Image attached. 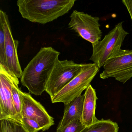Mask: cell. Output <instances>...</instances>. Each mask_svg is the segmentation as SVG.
I'll use <instances>...</instances> for the list:
<instances>
[{"instance_id":"1","label":"cell","mask_w":132,"mask_h":132,"mask_svg":"<svg viewBox=\"0 0 132 132\" xmlns=\"http://www.w3.org/2000/svg\"><path fill=\"white\" fill-rule=\"evenodd\" d=\"M60 53L51 47L41 48L22 72L21 82L29 92L41 95L46 85Z\"/></svg>"},{"instance_id":"2","label":"cell","mask_w":132,"mask_h":132,"mask_svg":"<svg viewBox=\"0 0 132 132\" xmlns=\"http://www.w3.org/2000/svg\"><path fill=\"white\" fill-rule=\"evenodd\" d=\"M76 0H18L22 17L33 23L45 24L69 13Z\"/></svg>"},{"instance_id":"3","label":"cell","mask_w":132,"mask_h":132,"mask_svg":"<svg viewBox=\"0 0 132 132\" xmlns=\"http://www.w3.org/2000/svg\"><path fill=\"white\" fill-rule=\"evenodd\" d=\"M123 22L117 24L104 38L92 45L93 53L89 60L99 68L103 67L107 60L118 49L129 34L122 27Z\"/></svg>"},{"instance_id":"4","label":"cell","mask_w":132,"mask_h":132,"mask_svg":"<svg viewBox=\"0 0 132 132\" xmlns=\"http://www.w3.org/2000/svg\"><path fill=\"white\" fill-rule=\"evenodd\" d=\"M99 71V68L94 63L85 64L81 72L51 98L52 102L66 104L81 95L82 92L90 85Z\"/></svg>"},{"instance_id":"5","label":"cell","mask_w":132,"mask_h":132,"mask_svg":"<svg viewBox=\"0 0 132 132\" xmlns=\"http://www.w3.org/2000/svg\"><path fill=\"white\" fill-rule=\"evenodd\" d=\"M85 64L71 60L57 61L47 82L45 92L51 98L65 87L82 71Z\"/></svg>"},{"instance_id":"6","label":"cell","mask_w":132,"mask_h":132,"mask_svg":"<svg viewBox=\"0 0 132 132\" xmlns=\"http://www.w3.org/2000/svg\"><path fill=\"white\" fill-rule=\"evenodd\" d=\"M100 74L101 79L114 78L124 84L132 78V50L118 49L107 60Z\"/></svg>"},{"instance_id":"7","label":"cell","mask_w":132,"mask_h":132,"mask_svg":"<svg viewBox=\"0 0 132 132\" xmlns=\"http://www.w3.org/2000/svg\"><path fill=\"white\" fill-rule=\"evenodd\" d=\"M70 18L69 27L82 38L90 42L92 45L100 41L102 32L100 29L99 18L74 10Z\"/></svg>"},{"instance_id":"8","label":"cell","mask_w":132,"mask_h":132,"mask_svg":"<svg viewBox=\"0 0 132 132\" xmlns=\"http://www.w3.org/2000/svg\"><path fill=\"white\" fill-rule=\"evenodd\" d=\"M18 79L0 64V120L9 119L17 122L12 95V87ZM18 123V122H17Z\"/></svg>"},{"instance_id":"9","label":"cell","mask_w":132,"mask_h":132,"mask_svg":"<svg viewBox=\"0 0 132 132\" xmlns=\"http://www.w3.org/2000/svg\"><path fill=\"white\" fill-rule=\"evenodd\" d=\"M0 23L2 24L5 36L6 67L18 78H21L23 71L17 53L19 42L14 39L8 16L0 10Z\"/></svg>"},{"instance_id":"10","label":"cell","mask_w":132,"mask_h":132,"mask_svg":"<svg viewBox=\"0 0 132 132\" xmlns=\"http://www.w3.org/2000/svg\"><path fill=\"white\" fill-rule=\"evenodd\" d=\"M21 94L22 118L26 117L35 120L40 126L42 131L47 130L54 125V119L40 103L35 100L29 93L21 91Z\"/></svg>"},{"instance_id":"11","label":"cell","mask_w":132,"mask_h":132,"mask_svg":"<svg viewBox=\"0 0 132 132\" xmlns=\"http://www.w3.org/2000/svg\"><path fill=\"white\" fill-rule=\"evenodd\" d=\"M81 121L85 127H88L95 123L98 120L95 116L97 96L95 90L91 85L86 89Z\"/></svg>"},{"instance_id":"12","label":"cell","mask_w":132,"mask_h":132,"mask_svg":"<svg viewBox=\"0 0 132 132\" xmlns=\"http://www.w3.org/2000/svg\"><path fill=\"white\" fill-rule=\"evenodd\" d=\"M84 98V94L81 95L70 102L64 104L63 117L58 125L56 131L61 129L74 120L81 119Z\"/></svg>"},{"instance_id":"13","label":"cell","mask_w":132,"mask_h":132,"mask_svg":"<svg viewBox=\"0 0 132 132\" xmlns=\"http://www.w3.org/2000/svg\"><path fill=\"white\" fill-rule=\"evenodd\" d=\"M119 129L117 123L110 119H102L89 126L86 127L80 132H118Z\"/></svg>"},{"instance_id":"14","label":"cell","mask_w":132,"mask_h":132,"mask_svg":"<svg viewBox=\"0 0 132 132\" xmlns=\"http://www.w3.org/2000/svg\"><path fill=\"white\" fill-rule=\"evenodd\" d=\"M19 80L16 82L12 87V95L14 108L16 113L17 122L22 125V101L21 92V90L18 87Z\"/></svg>"},{"instance_id":"15","label":"cell","mask_w":132,"mask_h":132,"mask_svg":"<svg viewBox=\"0 0 132 132\" xmlns=\"http://www.w3.org/2000/svg\"><path fill=\"white\" fill-rule=\"evenodd\" d=\"M85 127L81 119H76L72 121L61 129L56 131V132H80Z\"/></svg>"},{"instance_id":"16","label":"cell","mask_w":132,"mask_h":132,"mask_svg":"<svg viewBox=\"0 0 132 132\" xmlns=\"http://www.w3.org/2000/svg\"><path fill=\"white\" fill-rule=\"evenodd\" d=\"M22 126L27 132H38L42 130L41 127L35 120L26 117L22 119Z\"/></svg>"},{"instance_id":"17","label":"cell","mask_w":132,"mask_h":132,"mask_svg":"<svg viewBox=\"0 0 132 132\" xmlns=\"http://www.w3.org/2000/svg\"><path fill=\"white\" fill-rule=\"evenodd\" d=\"M0 64L6 66L5 36L2 24L0 23Z\"/></svg>"},{"instance_id":"18","label":"cell","mask_w":132,"mask_h":132,"mask_svg":"<svg viewBox=\"0 0 132 132\" xmlns=\"http://www.w3.org/2000/svg\"><path fill=\"white\" fill-rule=\"evenodd\" d=\"M0 132H15L14 122L9 119L1 120Z\"/></svg>"},{"instance_id":"19","label":"cell","mask_w":132,"mask_h":132,"mask_svg":"<svg viewBox=\"0 0 132 132\" xmlns=\"http://www.w3.org/2000/svg\"><path fill=\"white\" fill-rule=\"evenodd\" d=\"M122 3L125 5L127 9L132 21V1L123 0Z\"/></svg>"},{"instance_id":"20","label":"cell","mask_w":132,"mask_h":132,"mask_svg":"<svg viewBox=\"0 0 132 132\" xmlns=\"http://www.w3.org/2000/svg\"><path fill=\"white\" fill-rule=\"evenodd\" d=\"M15 132H27L21 124L14 122Z\"/></svg>"}]
</instances>
